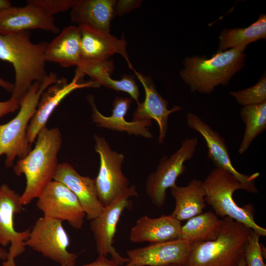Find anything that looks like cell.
Instances as JSON below:
<instances>
[{
  "mask_svg": "<svg viewBox=\"0 0 266 266\" xmlns=\"http://www.w3.org/2000/svg\"><path fill=\"white\" fill-rule=\"evenodd\" d=\"M221 219L212 211H207L188 220L181 226L180 239L193 242L215 239L218 235Z\"/></svg>",
  "mask_w": 266,
  "mask_h": 266,
  "instance_id": "cell-27",
  "label": "cell"
},
{
  "mask_svg": "<svg viewBox=\"0 0 266 266\" xmlns=\"http://www.w3.org/2000/svg\"><path fill=\"white\" fill-rule=\"evenodd\" d=\"M138 195L134 185L129 186L104 208L100 215L90 221V229L95 239L99 255L106 257L120 266L128 263L129 259L122 257L113 246L116 228L123 211L130 205V198Z\"/></svg>",
  "mask_w": 266,
  "mask_h": 266,
  "instance_id": "cell-9",
  "label": "cell"
},
{
  "mask_svg": "<svg viewBox=\"0 0 266 266\" xmlns=\"http://www.w3.org/2000/svg\"><path fill=\"white\" fill-rule=\"evenodd\" d=\"M252 230L225 217L214 240L192 242L185 266H238Z\"/></svg>",
  "mask_w": 266,
  "mask_h": 266,
  "instance_id": "cell-3",
  "label": "cell"
},
{
  "mask_svg": "<svg viewBox=\"0 0 266 266\" xmlns=\"http://www.w3.org/2000/svg\"><path fill=\"white\" fill-rule=\"evenodd\" d=\"M81 266H120L111 259H107L105 256L99 255L98 257L93 262Z\"/></svg>",
  "mask_w": 266,
  "mask_h": 266,
  "instance_id": "cell-34",
  "label": "cell"
},
{
  "mask_svg": "<svg viewBox=\"0 0 266 266\" xmlns=\"http://www.w3.org/2000/svg\"><path fill=\"white\" fill-rule=\"evenodd\" d=\"M88 100L91 106L93 122L98 126L146 138L152 137L149 129L152 123L151 120L128 122L125 119L132 102L130 98L116 97L113 102L112 114L110 116H105L99 111L92 96H89Z\"/></svg>",
  "mask_w": 266,
  "mask_h": 266,
  "instance_id": "cell-19",
  "label": "cell"
},
{
  "mask_svg": "<svg viewBox=\"0 0 266 266\" xmlns=\"http://www.w3.org/2000/svg\"><path fill=\"white\" fill-rule=\"evenodd\" d=\"M62 221L43 216L31 229L26 246L62 266H75L77 255L67 250L68 235Z\"/></svg>",
  "mask_w": 266,
  "mask_h": 266,
  "instance_id": "cell-7",
  "label": "cell"
},
{
  "mask_svg": "<svg viewBox=\"0 0 266 266\" xmlns=\"http://www.w3.org/2000/svg\"><path fill=\"white\" fill-rule=\"evenodd\" d=\"M170 190L175 201L171 214L174 218L181 222L202 213L206 204L202 181L194 179L185 186L176 184Z\"/></svg>",
  "mask_w": 266,
  "mask_h": 266,
  "instance_id": "cell-25",
  "label": "cell"
},
{
  "mask_svg": "<svg viewBox=\"0 0 266 266\" xmlns=\"http://www.w3.org/2000/svg\"><path fill=\"white\" fill-rule=\"evenodd\" d=\"M240 115L245 125L244 135L238 149V153L243 154L254 140L266 130V102L243 106Z\"/></svg>",
  "mask_w": 266,
  "mask_h": 266,
  "instance_id": "cell-28",
  "label": "cell"
},
{
  "mask_svg": "<svg viewBox=\"0 0 266 266\" xmlns=\"http://www.w3.org/2000/svg\"><path fill=\"white\" fill-rule=\"evenodd\" d=\"M230 94L243 106L259 104L266 102V77L263 75L254 85Z\"/></svg>",
  "mask_w": 266,
  "mask_h": 266,
  "instance_id": "cell-29",
  "label": "cell"
},
{
  "mask_svg": "<svg viewBox=\"0 0 266 266\" xmlns=\"http://www.w3.org/2000/svg\"><path fill=\"white\" fill-rule=\"evenodd\" d=\"M11 6V3L9 0H0V13Z\"/></svg>",
  "mask_w": 266,
  "mask_h": 266,
  "instance_id": "cell-36",
  "label": "cell"
},
{
  "mask_svg": "<svg viewBox=\"0 0 266 266\" xmlns=\"http://www.w3.org/2000/svg\"><path fill=\"white\" fill-rule=\"evenodd\" d=\"M0 86L7 91L12 93L14 88V84L0 78Z\"/></svg>",
  "mask_w": 266,
  "mask_h": 266,
  "instance_id": "cell-35",
  "label": "cell"
},
{
  "mask_svg": "<svg viewBox=\"0 0 266 266\" xmlns=\"http://www.w3.org/2000/svg\"><path fill=\"white\" fill-rule=\"evenodd\" d=\"M81 34V49L82 59L104 61L115 54L121 55L130 68H133L130 63L127 51V43L123 36L118 39L110 33H101L83 26H78Z\"/></svg>",
  "mask_w": 266,
  "mask_h": 266,
  "instance_id": "cell-20",
  "label": "cell"
},
{
  "mask_svg": "<svg viewBox=\"0 0 266 266\" xmlns=\"http://www.w3.org/2000/svg\"><path fill=\"white\" fill-rule=\"evenodd\" d=\"M48 43H33L29 31L0 34V60L13 66L15 80L11 98L19 102L34 82H42L48 75L45 60Z\"/></svg>",
  "mask_w": 266,
  "mask_h": 266,
  "instance_id": "cell-2",
  "label": "cell"
},
{
  "mask_svg": "<svg viewBox=\"0 0 266 266\" xmlns=\"http://www.w3.org/2000/svg\"><path fill=\"white\" fill-rule=\"evenodd\" d=\"M238 266H246V264L245 261L244 255L241 259Z\"/></svg>",
  "mask_w": 266,
  "mask_h": 266,
  "instance_id": "cell-38",
  "label": "cell"
},
{
  "mask_svg": "<svg viewBox=\"0 0 266 266\" xmlns=\"http://www.w3.org/2000/svg\"><path fill=\"white\" fill-rule=\"evenodd\" d=\"M8 251L0 245V260L5 261L8 256Z\"/></svg>",
  "mask_w": 266,
  "mask_h": 266,
  "instance_id": "cell-37",
  "label": "cell"
},
{
  "mask_svg": "<svg viewBox=\"0 0 266 266\" xmlns=\"http://www.w3.org/2000/svg\"><path fill=\"white\" fill-rule=\"evenodd\" d=\"M198 142L195 137L183 140L180 147L169 157L164 156L156 170L148 176L146 192L156 207L160 208L164 205L167 189L176 185L178 177L185 172L184 164L193 157Z\"/></svg>",
  "mask_w": 266,
  "mask_h": 266,
  "instance_id": "cell-8",
  "label": "cell"
},
{
  "mask_svg": "<svg viewBox=\"0 0 266 266\" xmlns=\"http://www.w3.org/2000/svg\"><path fill=\"white\" fill-rule=\"evenodd\" d=\"M58 80L57 74L50 72L42 82H34L20 101L16 116L7 123L0 124V156H6V167L13 166L16 157L22 159L30 151L27 137L28 127L42 94Z\"/></svg>",
  "mask_w": 266,
  "mask_h": 266,
  "instance_id": "cell-5",
  "label": "cell"
},
{
  "mask_svg": "<svg viewBox=\"0 0 266 266\" xmlns=\"http://www.w3.org/2000/svg\"><path fill=\"white\" fill-rule=\"evenodd\" d=\"M83 77L76 70L70 82H68L66 78L62 77L43 92L27 131V137L31 146L34 142L39 132L46 127V123L54 109L66 96L76 89L100 86L92 80L81 81Z\"/></svg>",
  "mask_w": 266,
  "mask_h": 266,
  "instance_id": "cell-14",
  "label": "cell"
},
{
  "mask_svg": "<svg viewBox=\"0 0 266 266\" xmlns=\"http://www.w3.org/2000/svg\"><path fill=\"white\" fill-rule=\"evenodd\" d=\"M140 0H117V15H122L138 7Z\"/></svg>",
  "mask_w": 266,
  "mask_h": 266,
  "instance_id": "cell-33",
  "label": "cell"
},
{
  "mask_svg": "<svg viewBox=\"0 0 266 266\" xmlns=\"http://www.w3.org/2000/svg\"><path fill=\"white\" fill-rule=\"evenodd\" d=\"M191 244V241L179 238L129 250L125 266H185Z\"/></svg>",
  "mask_w": 266,
  "mask_h": 266,
  "instance_id": "cell-15",
  "label": "cell"
},
{
  "mask_svg": "<svg viewBox=\"0 0 266 266\" xmlns=\"http://www.w3.org/2000/svg\"><path fill=\"white\" fill-rule=\"evenodd\" d=\"M94 138L95 150L100 159L96 184L99 200L105 206L129 187V181L122 170L124 155L112 150L104 138L95 135Z\"/></svg>",
  "mask_w": 266,
  "mask_h": 266,
  "instance_id": "cell-10",
  "label": "cell"
},
{
  "mask_svg": "<svg viewBox=\"0 0 266 266\" xmlns=\"http://www.w3.org/2000/svg\"><path fill=\"white\" fill-rule=\"evenodd\" d=\"M186 117L188 127L197 132L204 138L207 148L208 157L215 167L231 173L248 188L249 193H257L258 190L255 182L260 173L256 172L246 175L238 171L233 165L225 139L199 116L189 112Z\"/></svg>",
  "mask_w": 266,
  "mask_h": 266,
  "instance_id": "cell-13",
  "label": "cell"
},
{
  "mask_svg": "<svg viewBox=\"0 0 266 266\" xmlns=\"http://www.w3.org/2000/svg\"><path fill=\"white\" fill-rule=\"evenodd\" d=\"M19 108V101L12 98L6 101H0V118L7 114L15 112Z\"/></svg>",
  "mask_w": 266,
  "mask_h": 266,
  "instance_id": "cell-32",
  "label": "cell"
},
{
  "mask_svg": "<svg viewBox=\"0 0 266 266\" xmlns=\"http://www.w3.org/2000/svg\"><path fill=\"white\" fill-rule=\"evenodd\" d=\"M202 182L205 194V202L211 206L217 216L230 217L261 236H266V229L258 225L254 220L253 205L247 204L241 207L233 199V194L236 190L249 192L246 186L229 172L217 167L211 170Z\"/></svg>",
  "mask_w": 266,
  "mask_h": 266,
  "instance_id": "cell-6",
  "label": "cell"
},
{
  "mask_svg": "<svg viewBox=\"0 0 266 266\" xmlns=\"http://www.w3.org/2000/svg\"><path fill=\"white\" fill-rule=\"evenodd\" d=\"M35 146L14 166L17 176L24 174L26 184L19 201L26 205L37 198L45 187L54 179L59 164L58 154L62 145L58 128L44 127L36 137Z\"/></svg>",
  "mask_w": 266,
  "mask_h": 266,
  "instance_id": "cell-1",
  "label": "cell"
},
{
  "mask_svg": "<svg viewBox=\"0 0 266 266\" xmlns=\"http://www.w3.org/2000/svg\"><path fill=\"white\" fill-rule=\"evenodd\" d=\"M260 235L252 230L246 244L244 258L246 266H266L259 239Z\"/></svg>",
  "mask_w": 266,
  "mask_h": 266,
  "instance_id": "cell-30",
  "label": "cell"
},
{
  "mask_svg": "<svg viewBox=\"0 0 266 266\" xmlns=\"http://www.w3.org/2000/svg\"><path fill=\"white\" fill-rule=\"evenodd\" d=\"M246 48L217 52L210 58L186 57L180 75L192 92L210 94L219 85L229 84L233 76L244 66Z\"/></svg>",
  "mask_w": 266,
  "mask_h": 266,
  "instance_id": "cell-4",
  "label": "cell"
},
{
  "mask_svg": "<svg viewBox=\"0 0 266 266\" xmlns=\"http://www.w3.org/2000/svg\"></svg>",
  "mask_w": 266,
  "mask_h": 266,
  "instance_id": "cell-40",
  "label": "cell"
},
{
  "mask_svg": "<svg viewBox=\"0 0 266 266\" xmlns=\"http://www.w3.org/2000/svg\"><path fill=\"white\" fill-rule=\"evenodd\" d=\"M135 75L142 84L145 91V99L139 102L133 114V121L154 119L159 128V142H163L168 129V119L169 115L180 111L182 107L174 106L170 109L167 108L168 102L158 92L149 76L143 75L134 69Z\"/></svg>",
  "mask_w": 266,
  "mask_h": 266,
  "instance_id": "cell-18",
  "label": "cell"
},
{
  "mask_svg": "<svg viewBox=\"0 0 266 266\" xmlns=\"http://www.w3.org/2000/svg\"><path fill=\"white\" fill-rule=\"evenodd\" d=\"M72 23L94 31L110 32V23L117 15V0H75L70 9Z\"/></svg>",
  "mask_w": 266,
  "mask_h": 266,
  "instance_id": "cell-21",
  "label": "cell"
},
{
  "mask_svg": "<svg viewBox=\"0 0 266 266\" xmlns=\"http://www.w3.org/2000/svg\"><path fill=\"white\" fill-rule=\"evenodd\" d=\"M113 69V62L109 59L104 61L82 59L76 70L83 77L88 75L92 81L99 86L128 93L137 104L138 103L139 88L135 80L129 75L122 76L120 80L114 79L111 76Z\"/></svg>",
  "mask_w": 266,
  "mask_h": 266,
  "instance_id": "cell-23",
  "label": "cell"
},
{
  "mask_svg": "<svg viewBox=\"0 0 266 266\" xmlns=\"http://www.w3.org/2000/svg\"><path fill=\"white\" fill-rule=\"evenodd\" d=\"M266 37V15L261 14L254 23L244 28L224 29L219 36L217 52L236 48Z\"/></svg>",
  "mask_w": 266,
  "mask_h": 266,
  "instance_id": "cell-26",
  "label": "cell"
},
{
  "mask_svg": "<svg viewBox=\"0 0 266 266\" xmlns=\"http://www.w3.org/2000/svg\"><path fill=\"white\" fill-rule=\"evenodd\" d=\"M37 29L55 34L60 32L53 16L30 3L22 7L11 6L0 13L1 35Z\"/></svg>",
  "mask_w": 266,
  "mask_h": 266,
  "instance_id": "cell-16",
  "label": "cell"
},
{
  "mask_svg": "<svg viewBox=\"0 0 266 266\" xmlns=\"http://www.w3.org/2000/svg\"><path fill=\"white\" fill-rule=\"evenodd\" d=\"M45 60L62 67L78 66L82 60L79 26L65 28L50 42L45 52Z\"/></svg>",
  "mask_w": 266,
  "mask_h": 266,
  "instance_id": "cell-24",
  "label": "cell"
},
{
  "mask_svg": "<svg viewBox=\"0 0 266 266\" xmlns=\"http://www.w3.org/2000/svg\"><path fill=\"white\" fill-rule=\"evenodd\" d=\"M179 266V265H172V266Z\"/></svg>",
  "mask_w": 266,
  "mask_h": 266,
  "instance_id": "cell-39",
  "label": "cell"
},
{
  "mask_svg": "<svg viewBox=\"0 0 266 266\" xmlns=\"http://www.w3.org/2000/svg\"><path fill=\"white\" fill-rule=\"evenodd\" d=\"M75 0H29L27 2L33 4L48 14L53 15L71 9Z\"/></svg>",
  "mask_w": 266,
  "mask_h": 266,
  "instance_id": "cell-31",
  "label": "cell"
},
{
  "mask_svg": "<svg viewBox=\"0 0 266 266\" xmlns=\"http://www.w3.org/2000/svg\"><path fill=\"white\" fill-rule=\"evenodd\" d=\"M181 226V222L171 215L155 218L144 215L131 229L129 239L133 243H155L179 239Z\"/></svg>",
  "mask_w": 266,
  "mask_h": 266,
  "instance_id": "cell-22",
  "label": "cell"
},
{
  "mask_svg": "<svg viewBox=\"0 0 266 266\" xmlns=\"http://www.w3.org/2000/svg\"><path fill=\"white\" fill-rule=\"evenodd\" d=\"M20 197L7 184L0 186V245L4 247L10 244L7 258L2 262V266H17L15 259L25 252V241L29 236L31 229L17 232L14 227L15 215L24 209Z\"/></svg>",
  "mask_w": 266,
  "mask_h": 266,
  "instance_id": "cell-12",
  "label": "cell"
},
{
  "mask_svg": "<svg viewBox=\"0 0 266 266\" xmlns=\"http://www.w3.org/2000/svg\"><path fill=\"white\" fill-rule=\"evenodd\" d=\"M36 206L43 216L66 221L73 228H82L86 214L76 196L63 183L52 180L37 198Z\"/></svg>",
  "mask_w": 266,
  "mask_h": 266,
  "instance_id": "cell-11",
  "label": "cell"
},
{
  "mask_svg": "<svg viewBox=\"0 0 266 266\" xmlns=\"http://www.w3.org/2000/svg\"><path fill=\"white\" fill-rule=\"evenodd\" d=\"M54 180L63 183L77 197L87 220L99 216L104 206L99 200L95 179L80 174L69 164H59Z\"/></svg>",
  "mask_w": 266,
  "mask_h": 266,
  "instance_id": "cell-17",
  "label": "cell"
}]
</instances>
